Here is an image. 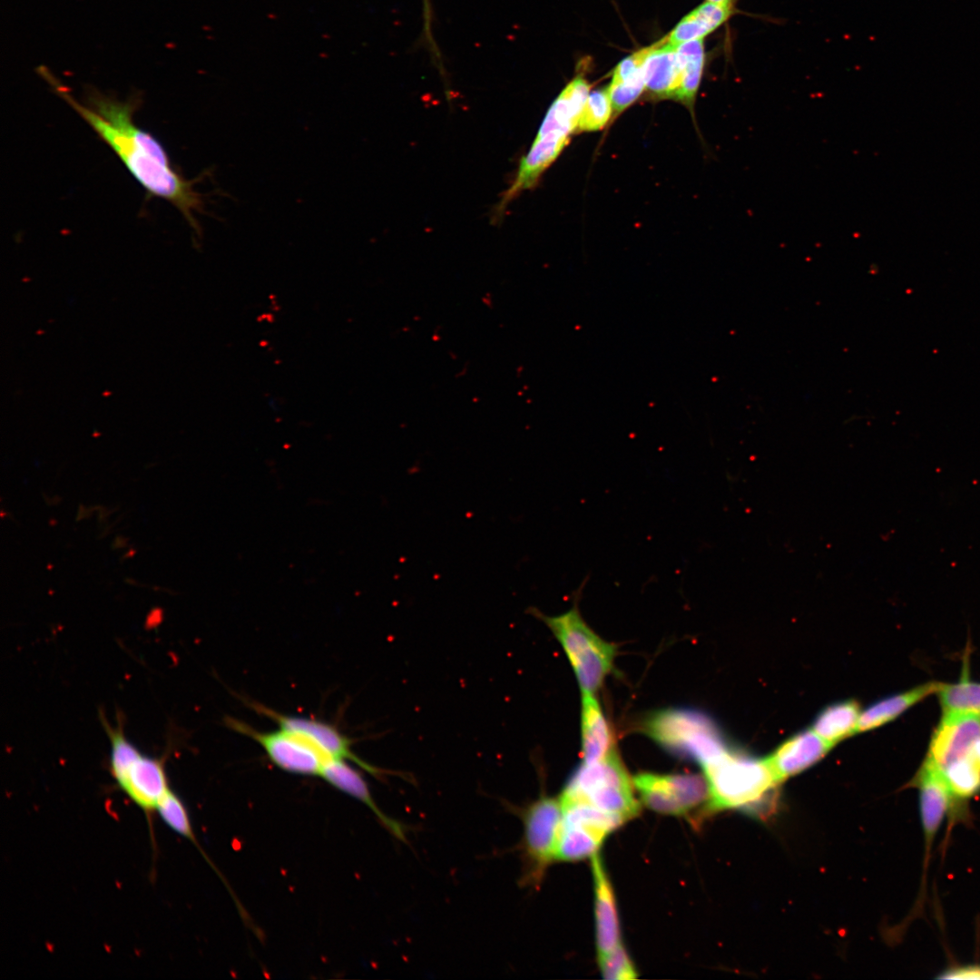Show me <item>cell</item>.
<instances>
[{"label": "cell", "instance_id": "6da1fadb", "mask_svg": "<svg viewBox=\"0 0 980 980\" xmlns=\"http://www.w3.org/2000/svg\"><path fill=\"white\" fill-rule=\"evenodd\" d=\"M43 79L114 152L147 195L163 199L175 206L196 236L201 237V229L194 213L204 212L205 197L193 186L204 179L205 173L186 180L173 169L158 140L134 122V113L142 103V94L136 93L121 101L94 87H88L83 103L50 71L44 73Z\"/></svg>", "mask_w": 980, "mask_h": 980}, {"label": "cell", "instance_id": "7a4b0ae2", "mask_svg": "<svg viewBox=\"0 0 980 980\" xmlns=\"http://www.w3.org/2000/svg\"><path fill=\"white\" fill-rule=\"evenodd\" d=\"M702 769L710 794L708 813L736 809L764 819L776 811L781 782L767 758L730 747Z\"/></svg>", "mask_w": 980, "mask_h": 980}, {"label": "cell", "instance_id": "3957f363", "mask_svg": "<svg viewBox=\"0 0 980 980\" xmlns=\"http://www.w3.org/2000/svg\"><path fill=\"white\" fill-rule=\"evenodd\" d=\"M642 730L668 752L701 767L730 749L717 722L707 713L691 708L654 711L644 720Z\"/></svg>", "mask_w": 980, "mask_h": 980}, {"label": "cell", "instance_id": "277c9868", "mask_svg": "<svg viewBox=\"0 0 980 980\" xmlns=\"http://www.w3.org/2000/svg\"><path fill=\"white\" fill-rule=\"evenodd\" d=\"M531 612L543 620L558 640L582 692L594 694L612 668L615 647L590 628L576 605L556 616L544 615L536 609Z\"/></svg>", "mask_w": 980, "mask_h": 980}, {"label": "cell", "instance_id": "5b68a950", "mask_svg": "<svg viewBox=\"0 0 980 980\" xmlns=\"http://www.w3.org/2000/svg\"><path fill=\"white\" fill-rule=\"evenodd\" d=\"M589 91L588 81L580 74L552 103L529 152L519 163V172L524 179L538 181L568 144L571 134L576 131Z\"/></svg>", "mask_w": 980, "mask_h": 980}, {"label": "cell", "instance_id": "8992f818", "mask_svg": "<svg viewBox=\"0 0 980 980\" xmlns=\"http://www.w3.org/2000/svg\"><path fill=\"white\" fill-rule=\"evenodd\" d=\"M633 782L613 751L593 763H582L571 775L560 798L587 802L624 821L639 813Z\"/></svg>", "mask_w": 980, "mask_h": 980}, {"label": "cell", "instance_id": "52a82bcc", "mask_svg": "<svg viewBox=\"0 0 980 980\" xmlns=\"http://www.w3.org/2000/svg\"><path fill=\"white\" fill-rule=\"evenodd\" d=\"M524 832L521 842L524 861L523 880L537 885L547 867L555 859L563 821L560 799L542 795L520 808Z\"/></svg>", "mask_w": 980, "mask_h": 980}, {"label": "cell", "instance_id": "ba28073f", "mask_svg": "<svg viewBox=\"0 0 980 980\" xmlns=\"http://www.w3.org/2000/svg\"><path fill=\"white\" fill-rule=\"evenodd\" d=\"M632 782L642 802L655 812L687 816L702 808L708 813L710 794L704 776L641 772Z\"/></svg>", "mask_w": 980, "mask_h": 980}, {"label": "cell", "instance_id": "9c48e42d", "mask_svg": "<svg viewBox=\"0 0 980 980\" xmlns=\"http://www.w3.org/2000/svg\"><path fill=\"white\" fill-rule=\"evenodd\" d=\"M234 730L259 743L269 759L279 769L295 774L320 776L324 765L331 760L304 736L282 728L260 731L234 719L228 720Z\"/></svg>", "mask_w": 980, "mask_h": 980}, {"label": "cell", "instance_id": "30bf717a", "mask_svg": "<svg viewBox=\"0 0 980 980\" xmlns=\"http://www.w3.org/2000/svg\"><path fill=\"white\" fill-rule=\"evenodd\" d=\"M111 773L120 789L147 815L156 811L170 789L162 763L141 751Z\"/></svg>", "mask_w": 980, "mask_h": 980}, {"label": "cell", "instance_id": "8fae6325", "mask_svg": "<svg viewBox=\"0 0 980 980\" xmlns=\"http://www.w3.org/2000/svg\"><path fill=\"white\" fill-rule=\"evenodd\" d=\"M257 710L275 720L279 728L304 736L331 759L349 760L374 776L391 773L376 768L358 757L351 750L350 740L333 725L316 719L281 714L260 705L257 707Z\"/></svg>", "mask_w": 980, "mask_h": 980}, {"label": "cell", "instance_id": "7c38bea8", "mask_svg": "<svg viewBox=\"0 0 980 980\" xmlns=\"http://www.w3.org/2000/svg\"><path fill=\"white\" fill-rule=\"evenodd\" d=\"M980 740V716L972 713H943L931 737L926 759L939 769L972 753Z\"/></svg>", "mask_w": 980, "mask_h": 980}, {"label": "cell", "instance_id": "4fadbf2b", "mask_svg": "<svg viewBox=\"0 0 980 980\" xmlns=\"http://www.w3.org/2000/svg\"><path fill=\"white\" fill-rule=\"evenodd\" d=\"M911 784L919 789L922 828L926 850L928 851L956 798L951 792L941 770L926 759Z\"/></svg>", "mask_w": 980, "mask_h": 980}, {"label": "cell", "instance_id": "5bb4252c", "mask_svg": "<svg viewBox=\"0 0 980 980\" xmlns=\"http://www.w3.org/2000/svg\"><path fill=\"white\" fill-rule=\"evenodd\" d=\"M832 747L812 729L805 730L782 742L767 760L782 783L817 763Z\"/></svg>", "mask_w": 980, "mask_h": 980}, {"label": "cell", "instance_id": "9a60e30c", "mask_svg": "<svg viewBox=\"0 0 980 980\" xmlns=\"http://www.w3.org/2000/svg\"><path fill=\"white\" fill-rule=\"evenodd\" d=\"M595 896V929L598 959L621 945L615 897L598 853L592 856Z\"/></svg>", "mask_w": 980, "mask_h": 980}, {"label": "cell", "instance_id": "2e32d148", "mask_svg": "<svg viewBox=\"0 0 980 980\" xmlns=\"http://www.w3.org/2000/svg\"><path fill=\"white\" fill-rule=\"evenodd\" d=\"M681 72L677 46L668 44L664 37L652 44L644 62L645 91L654 99H673Z\"/></svg>", "mask_w": 980, "mask_h": 980}, {"label": "cell", "instance_id": "e0dca14e", "mask_svg": "<svg viewBox=\"0 0 980 980\" xmlns=\"http://www.w3.org/2000/svg\"><path fill=\"white\" fill-rule=\"evenodd\" d=\"M328 783L358 799L368 806L397 838L405 840V828L397 821L386 816L375 803L367 782L361 774L342 759H331L323 767L320 773Z\"/></svg>", "mask_w": 980, "mask_h": 980}, {"label": "cell", "instance_id": "ac0fdd59", "mask_svg": "<svg viewBox=\"0 0 980 980\" xmlns=\"http://www.w3.org/2000/svg\"><path fill=\"white\" fill-rule=\"evenodd\" d=\"M581 745L583 762L588 764L615 751L610 726L598 701L591 693H583L582 697Z\"/></svg>", "mask_w": 980, "mask_h": 980}, {"label": "cell", "instance_id": "d6986e66", "mask_svg": "<svg viewBox=\"0 0 980 980\" xmlns=\"http://www.w3.org/2000/svg\"><path fill=\"white\" fill-rule=\"evenodd\" d=\"M942 682H926L908 691L877 701L860 713L856 733L878 728L897 718L906 710L936 693Z\"/></svg>", "mask_w": 980, "mask_h": 980}, {"label": "cell", "instance_id": "ffe728a7", "mask_svg": "<svg viewBox=\"0 0 980 980\" xmlns=\"http://www.w3.org/2000/svg\"><path fill=\"white\" fill-rule=\"evenodd\" d=\"M735 14V5L705 1L686 15L665 37L671 45L704 39Z\"/></svg>", "mask_w": 980, "mask_h": 980}, {"label": "cell", "instance_id": "44dd1931", "mask_svg": "<svg viewBox=\"0 0 980 980\" xmlns=\"http://www.w3.org/2000/svg\"><path fill=\"white\" fill-rule=\"evenodd\" d=\"M860 713L859 704L854 700L833 703L817 715L812 730L834 746L837 742L856 733Z\"/></svg>", "mask_w": 980, "mask_h": 980}, {"label": "cell", "instance_id": "7402d4cb", "mask_svg": "<svg viewBox=\"0 0 980 980\" xmlns=\"http://www.w3.org/2000/svg\"><path fill=\"white\" fill-rule=\"evenodd\" d=\"M677 51L682 64V72L673 100L681 102L692 110L705 66L704 39L677 45Z\"/></svg>", "mask_w": 980, "mask_h": 980}, {"label": "cell", "instance_id": "603a6c76", "mask_svg": "<svg viewBox=\"0 0 980 980\" xmlns=\"http://www.w3.org/2000/svg\"><path fill=\"white\" fill-rule=\"evenodd\" d=\"M605 837L589 828L562 821L555 859L575 861L597 853Z\"/></svg>", "mask_w": 980, "mask_h": 980}, {"label": "cell", "instance_id": "cb8c5ba5", "mask_svg": "<svg viewBox=\"0 0 980 980\" xmlns=\"http://www.w3.org/2000/svg\"><path fill=\"white\" fill-rule=\"evenodd\" d=\"M943 713L963 712L980 716V682L965 675L955 683H941L937 691Z\"/></svg>", "mask_w": 980, "mask_h": 980}, {"label": "cell", "instance_id": "d4e9b609", "mask_svg": "<svg viewBox=\"0 0 980 980\" xmlns=\"http://www.w3.org/2000/svg\"><path fill=\"white\" fill-rule=\"evenodd\" d=\"M940 770L956 799H967L980 791V763L972 753Z\"/></svg>", "mask_w": 980, "mask_h": 980}, {"label": "cell", "instance_id": "484cf974", "mask_svg": "<svg viewBox=\"0 0 980 980\" xmlns=\"http://www.w3.org/2000/svg\"><path fill=\"white\" fill-rule=\"evenodd\" d=\"M612 114V104L608 87L593 91L583 105L576 131H600L608 123Z\"/></svg>", "mask_w": 980, "mask_h": 980}, {"label": "cell", "instance_id": "4316f807", "mask_svg": "<svg viewBox=\"0 0 980 980\" xmlns=\"http://www.w3.org/2000/svg\"><path fill=\"white\" fill-rule=\"evenodd\" d=\"M156 811L168 828L198 846L187 808L171 789L162 798Z\"/></svg>", "mask_w": 980, "mask_h": 980}, {"label": "cell", "instance_id": "83f0119b", "mask_svg": "<svg viewBox=\"0 0 980 980\" xmlns=\"http://www.w3.org/2000/svg\"><path fill=\"white\" fill-rule=\"evenodd\" d=\"M613 115L623 112L645 91L644 66L627 78L608 86Z\"/></svg>", "mask_w": 980, "mask_h": 980}, {"label": "cell", "instance_id": "f1b7e54d", "mask_svg": "<svg viewBox=\"0 0 980 980\" xmlns=\"http://www.w3.org/2000/svg\"><path fill=\"white\" fill-rule=\"evenodd\" d=\"M598 960L604 979L630 980L637 978V971L622 944Z\"/></svg>", "mask_w": 980, "mask_h": 980}, {"label": "cell", "instance_id": "f546056e", "mask_svg": "<svg viewBox=\"0 0 980 980\" xmlns=\"http://www.w3.org/2000/svg\"><path fill=\"white\" fill-rule=\"evenodd\" d=\"M938 978L943 979H980V965H970L949 968Z\"/></svg>", "mask_w": 980, "mask_h": 980}, {"label": "cell", "instance_id": "4dcf8cb0", "mask_svg": "<svg viewBox=\"0 0 980 980\" xmlns=\"http://www.w3.org/2000/svg\"><path fill=\"white\" fill-rule=\"evenodd\" d=\"M423 3V18H424V32L428 44L435 47L431 34V5L430 0H422Z\"/></svg>", "mask_w": 980, "mask_h": 980}, {"label": "cell", "instance_id": "1f68e13d", "mask_svg": "<svg viewBox=\"0 0 980 980\" xmlns=\"http://www.w3.org/2000/svg\"><path fill=\"white\" fill-rule=\"evenodd\" d=\"M972 754L975 756V758L980 763V740L977 741L975 743V745L974 746L973 750H972Z\"/></svg>", "mask_w": 980, "mask_h": 980}, {"label": "cell", "instance_id": "d6a6232c", "mask_svg": "<svg viewBox=\"0 0 980 980\" xmlns=\"http://www.w3.org/2000/svg\"><path fill=\"white\" fill-rule=\"evenodd\" d=\"M711 3L722 5H734V0H705Z\"/></svg>", "mask_w": 980, "mask_h": 980}]
</instances>
